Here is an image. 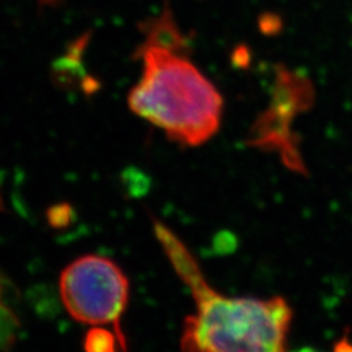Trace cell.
<instances>
[{"instance_id":"cell-1","label":"cell","mask_w":352,"mask_h":352,"mask_svg":"<svg viewBox=\"0 0 352 352\" xmlns=\"http://www.w3.org/2000/svg\"><path fill=\"white\" fill-rule=\"evenodd\" d=\"M154 232L196 305L183 324L182 352H287L292 309L286 299L222 295L168 227L155 222Z\"/></svg>"},{"instance_id":"cell-2","label":"cell","mask_w":352,"mask_h":352,"mask_svg":"<svg viewBox=\"0 0 352 352\" xmlns=\"http://www.w3.org/2000/svg\"><path fill=\"white\" fill-rule=\"evenodd\" d=\"M176 26L164 16L141 45L142 74L129 93V107L186 146H197L218 131L223 101L213 84L183 55Z\"/></svg>"},{"instance_id":"cell-3","label":"cell","mask_w":352,"mask_h":352,"mask_svg":"<svg viewBox=\"0 0 352 352\" xmlns=\"http://www.w3.org/2000/svg\"><path fill=\"white\" fill-rule=\"evenodd\" d=\"M59 294L74 320L91 327L111 325L126 351L122 318L129 302V280L119 265L104 256H81L60 273Z\"/></svg>"},{"instance_id":"cell-4","label":"cell","mask_w":352,"mask_h":352,"mask_svg":"<svg viewBox=\"0 0 352 352\" xmlns=\"http://www.w3.org/2000/svg\"><path fill=\"white\" fill-rule=\"evenodd\" d=\"M13 298L14 287L11 280L0 272V352L12 349L21 329Z\"/></svg>"},{"instance_id":"cell-5","label":"cell","mask_w":352,"mask_h":352,"mask_svg":"<svg viewBox=\"0 0 352 352\" xmlns=\"http://www.w3.org/2000/svg\"><path fill=\"white\" fill-rule=\"evenodd\" d=\"M119 350L123 351V347L113 330L104 327H93L87 331L84 338V351L119 352Z\"/></svg>"},{"instance_id":"cell-6","label":"cell","mask_w":352,"mask_h":352,"mask_svg":"<svg viewBox=\"0 0 352 352\" xmlns=\"http://www.w3.org/2000/svg\"><path fill=\"white\" fill-rule=\"evenodd\" d=\"M334 352H352V343L349 338H342L334 346Z\"/></svg>"},{"instance_id":"cell-7","label":"cell","mask_w":352,"mask_h":352,"mask_svg":"<svg viewBox=\"0 0 352 352\" xmlns=\"http://www.w3.org/2000/svg\"><path fill=\"white\" fill-rule=\"evenodd\" d=\"M292 352H321L318 351V350H316V349H312V347H302V349H299V350H296V351Z\"/></svg>"},{"instance_id":"cell-8","label":"cell","mask_w":352,"mask_h":352,"mask_svg":"<svg viewBox=\"0 0 352 352\" xmlns=\"http://www.w3.org/2000/svg\"><path fill=\"white\" fill-rule=\"evenodd\" d=\"M45 1H47V3H49V1H52V0H45Z\"/></svg>"},{"instance_id":"cell-9","label":"cell","mask_w":352,"mask_h":352,"mask_svg":"<svg viewBox=\"0 0 352 352\" xmlns=\"http://www.w3.org/2000/svg\"><path fill=\"white\" fill-rule=\"evenodd\" d=\"M0 209H1V202H0Z\"/></svg>"}]
</instances>
